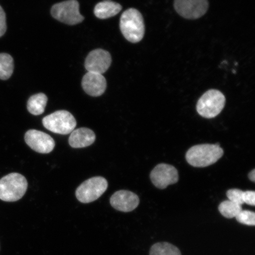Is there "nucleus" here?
<instances>
[{
    "label": "nucleus",
    "instance_id": "nucleus-1",
    "mask_svg": "<svg viewBox=\"0 0 255 255\" xmlns=\"http://www.w3.org/2000/svg\"><path fill=\"white\" fill-rule=\"evenodd\" d=\"M224 151L219 143L200 144L192 146L186 153L188 163L194 167H206L216 163Z\"/></svg>",
    "mask_w": 255,
    "mask_h": 255
},
{
    "label": "nucleus",
    "instance_id": "nucleus-2",
    "mask_svg": "<svg viewBox=\"0 0 255 255\" xmlns=\"http://www.w3.org/2000/svg\"><path fill=\"white\" fill-rule=\"evenodd\" d=\"M120 26L123 36L130 42H139L144 36L145 24L142 15L135 8L128 9L123 12Z\"/></svg>",
    "mask_w": 255,
    "mask_h": 255
},
{
    "label": "nucleus",
    "instance_id": "nucleus-3",
    "mask_svg": "<svg viewBox=\"0 0 255 255\" xmlns=\"http://www.w3.org/2000/svg\"><path fill=\"white\" fill-rule=\"evenodd\" d=\"M28 183L23 175L11 173L0 180V199L14 202L23 197L26 192Z\"/></svg>",
    "mask_w": 255,
    "mask_h": 255
},
{
    "label": "nucleus",
    "instance_id": "nucleus-4",
    "mask_svg": "<svg viewBox=\"0 0 255 255\" xmlns=\"http://www.w3.org/2000/svg\"><path fill=\"white\" fill-rule=\"evenodd\" d=\"M225 103L226 98L221 91L210 89L199 99L196 110L200 116L206 119H213L221 113Z\"/></svg>",
    "mask_w": 255,
    "mask_h": 255
},
{
    "label": "nucleus",
    "instance_id": "nucleus-5",
    "mask_svg": "<svg viewBox=\"0 0 255 255\" xmlns=\"http://www.w3.org/2000/svg\"><path fill=\"white\" fill-rule=\"evenodd\" d=\"M43 125L52 132L67 135L75 129L76 121L71 113L65 110L55 112L44 118Z\"/></svg>",
    "mask_w": 255,
    "mask_h": 255
},
{
    "label": "nucleus",
    "instance_id": "nucleus-6",
    "mask_svg": "<svg viewBox=\"0 0 255 255\" xmlns=\"http://www.w3.org/2000/svg\"><path fill=\"white\" fill-rule=\"evenodd\" d=\"M108 181L103 177H94L86 180L76 191V198L82 203L94 202L108 189Z\"/></svg>",
    "mask_w": 255,
    "mask_h": 255
},
{
    "label": "nucleus",
    "instance_id": "nucleus-7",
    "mask_svg": "<svg viewBox=\"0 0 255 255\" xmlns=\"http://www.w3.org/2000/svg\"><path fill=\"white\" fill-rule=\"evenodd\" d=\"M51 14L56 20L69 25L81 23L84 17L79 12V4L76 0H68L54 5Z\"/></svg>",
    "mask_w": 255,
    "mask_h": 255
},
{
    "label": "nucleus",
    "instance_id": "nucleus-8",
    "mask_svg": "<svg viewBox=\"0 0 255 255\" xmlns=\"http://www.w3.org/2000/svg\"><path fill=\"white\" fill-rule=\"evenodd\" d=\"M174 7L181 17L194 20L206 14L209 2L208 0H174Z\"/></svg>",
    "mask_w": 255,
    "mask_h": 255
},
{
    "label": "nucleus",
    "instance_id": "nucleus-9",
    "mask_svg": "<svg viewBox=\"0 0 255 255\" xmlns=\"http://www.w3.org/2000/svg\"><path fill=\"white\" fill-rule=\"evenodd\" d=\"M152 183L159 189H164L169 185L175 184L178 181V173L171 165L159 164L151 172Z\"/></svg>",
    "mask_w": 255,
    "mask_h": 255
},
{
    "label": "nucleus",
    "instance_id": "nucleus-10",
    "mask_svg": "<svg viewBox=\"0 0 255 255\" xmlns=\"http://www.w3.org/2000/svg\"><path fill=\"white\" fill-rule=\"evenodd\" d=\"M25 141L34 151L48 154L53 150L55 142L52 137L40 130L30 129L25 133Z\"/></svg>",
    "mask_w": 255,
    "mask_h": 255
},
{
    "label": "nucleus",
    "instance_id": "nucleus-11",
    "mask_svg": "<svg viewBox=\"0 0 255 255\" xmlns=\"http://www.w3.org/2000/svg\"><path fill=\"white\" fill-rule=\"evenodd\" d=\"M110 53L106 50L98 49L92 50L85 60V66L88 72L103 75L111 65Z\"/></svg>",
    "mask_w": 255,
    "mask_h": 255
},
{
    "label": "nucleus",
    "instance_id": "nucleus-12",
    "mask_svg": "<svg viewBox=\"0 0 255 255\" xmlns=\"http://www.w3.org/2000/svg\"><path fill=\"white\" fill-rule=\"evenodd\" d=\"M110 203L115 209L127 213L133 211L138 206L139 199L131 191L120 190L111 196Z\"/></svg>",
    "mask_w": 255,
    "mask_h": 255
},
{
    "label": "nucleus",
    "instance_id": "nucleus-13",
    "mask_svg": "<svg viewBox=\"0 0 255 255\" xmlns=\"http://www.w3.org/2000/svg\"><path fill=\"white\" fill-rule=\"evenodd\" d=\"M107 81L103 75L93 72L86 73L82 79V86L84 90L92 97H100L107 89Z\"/></svg>",
    "mask_w": 255,
    "mask_h": 255
},
{
    "label": "nucleus",
    "instance_id": "nucleus-14",
    "mask_svg": "<svg viewBox=\"0 0 255 255\" xmlns=\"http://www.w3.org/2000/svg\"><path fill=\"white\" fill-rule=\"evenodd\" d=\"M96 135L93 130L87 128H80L73 130L69 138V145L74 148L87 147L93 143Z\"/></svg>",
    "mask_w": 255,
    "mask_h": 255
},
{
    "label": "nucleus",
    "instance_id": "nucleus-15",
    "mask_svg": "<svg viewBox=\"0 0 255 255\" xmlns=\"http://www.w3.org/2000/svg\"><path fill=\"white\" fill-rule=\"evenodd\" d=\"M123 7L119 3L105 0L96 5L94 13L96 17L100 19H107L119 14Z\"/></svg>",
    "mask_w": 255,
    "mask_h": 255
},
{
    "label": "nucleus",
    "instance_id": "nucleus-16",
    "mask_svg": "<svg viewBox=\"0 0 255 255\" xmlns=\"http://www.w3.org/2000/svg\"><path fill=\"white\" fill-rule=\"evenodd\" d=\"M47 101V96L43 93L31 96L27 102L28 112L34 116L42 114L45 110Z\"/></svg>",
    "mask_w": 255,
    "mask_h": 255
},
{
    "label": "nucleus",
    "instance_id": "nucleus-17",
    "mask_svg": "<svg viewBox=\"0 0 255 255\" xmlns=\"http://www.w3.org/2000/svg\"><path fill=\"white\" fill-rule=\"evenodd\" d=\"M149 255H181L177 247L168 242H158L152 245Z\"/></svg>",
    "mask_w": 255,
    "mask_h": 255
},
{
    "label": "nucleus",
    "instance_id": "nucleus-18",
    "mask_svg": "<svg viewBox=\"0 0 255 255\" xmlns=\"http://www.w3.org/2000/svg\"><path fill=\"white\" fill-rule=\"evenodd\" d=\"M14 71V60L7 53H0V79L7 80Z\"/></svg>",
    "mask_w": 255,
    "mask_h": 255
},
{
    "label": "nucleus",
    "instance_id": "nucleus-19",
    "mask_svg": "<svg viewBox=\"0 0 255 255\" xmlns=\"http://www.w3.org/2000/svg\"><path fill=\"white\" fill-rule=\"evenodd\" d=\"M219 211L221 214L227 219L236 218L242 210V205L226 200L222 202L219 206Z\"/></svg>",
    "mask_w": 255,
    "mask_h": 255
},
{
    "label": "nucleus",
    "instance_id": "nucleus-20",
    "mask_svg": "<svg viewBox=\"0 0 255 255\" xmlns=\"http://www.w3.org/2000/svg\"><path fill=\"white\" fill-rule=\"evenodd\" d=\"M235 218L241 224L252 226L255 225V213L250 210H242Z\"/></svg>",
    "mask_w": 255,
    "mask_h": 255
},
{
    "label": "nucleus",
    "instance_id": "nucleus-21",
    "mask_svg": "<svg viewBox=\"0 0 255 255\" xmlns=\"http://www.w3.org/2000/svg\"><path fill=\"white\" fill-rule=\"evenodd\" d=\"M244 191L239 189L229 190L226 193L229 200L242 205L244 204L243 200Z\"/></svg>",
    "mask_w": 255,
    "mask_h": 255
},
{
    "label": "nucleus",
    "instance_id": "nucleus-22",
    "mask_svg": "<svg viewBox=\"0 0 255 255\" xmlns=\"http://www.w3.org/2000/svg\"><path fill=\"white\" fill-rule=\"evenodd\" d=\"M243 200L244 203L254 206L255 205V192L254 191H244Z\"/></svg>",
    "mask_w": 255,
    "mask_h": 255
},
{
    "label": "nucleus",
    "instance_id": "nucleus-23",
    "mask_svg": "<svg viewBox=\"0 0 255 255\" xmlns=\"http://www.w3.org/2000/svg\"><path fill=\"white\" fill-rule=\"evenodd\" d=\"M7 30L5 14L2 8L0 6V37L4 35Z\"/></svg>",
    "mask_w": 255,
    "mask_h": 255
},
{
    "label": "nucleus",
    "instance_id": "nucleus-24",
    "mask_svg": "<svg viewBox=\"0 0 255 255\" xmlns=\"http://www.w3.org/2000/svg\"><path fill=\"white\" fill-rule=\"evenodd\" d=\"M248 177L250 178V180L252 181H253V182H255V170H253V171H251L250 173H249Z\"/></svg>",
    "mask_w": 255,
    "mask_h": 255
}]
</instances>
